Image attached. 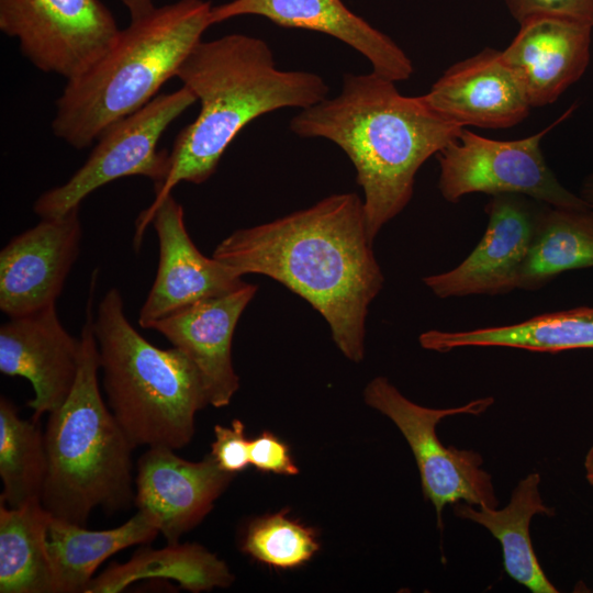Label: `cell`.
<instances>
[{"label": "cell", "mask_w": 593, "mask_h": 593, "mask_svg": "<svg viewBox=\"0 0 593 593\" xmlns=\"http://www.w3.org/2000/svg\"><path fill=\"white\" fill-rule=\"evenodd\" d=\"M80 337L63 326L52 304L40 311L9 317L0 326V371L30 381L34 398L27 405L35 419L52 413L69 395L79 371Z\"/></svg>", "instance_id": "9a60e30c"}, {"label": "cell", "mask_w": 593, "mask_h": 593, "mask_svg": "<svg viewBox=\"0 0 593 593\" xmlns=\"http://www.w3.org/2000/svg\"><path fill=\"white\" fill-rule=\"evenodd\" d=\"M167 579L181 589L199 593L230 586L234 581L226 563L197 544H168L143 548L124 563H112L93 578L85 593H119L134 582Z\"/></svg>", "instance_id": "603a6c76"}, {"label": "cell", "mask_w": 593, "mask_h": 593, "mask_svg": "<svg viewBox=\"0 0 593 593\" xmlns=\"http://www.w3.org/2000/svg\"><path fill=\"white\" fill-rule=\"evenodd\" d=\"M545 202L518 193L491 195L485 233L456 268L423 278L440 298L497 295L517 289Z\"/></svg>", "instance_id": "8fae6325"}, {"label": "cell", "mask_w": 593, "mask_h": 593, "mask_svg": "<svg viewBox=\"0 0 593 593\" xmlns=\"http://www.w3.org/2000/svg\"><path fill=\"white\" fill-rule=\"evenodd\" d=\"M258 287H243L219 296L198 301L160 320L148 328L157 331L183 351L199 370L209 404H230L239 387L232 362V340L237 322Z\"/></svg>", "instance_id": "2e32d148"}, {"label": "cell", "mask_w": 593, "mask_h": 593, "mask_svg": "<svg viewBox=\"0 0 593 593\" xmlns=\"http://www.w3.org/2000/svg\"><path fill=\"white\" fill-rule=\"evenodd\" d=\"M123 305L120 290L111 288L93 318L107 404L134 448H183L197 412L209 405L201 374L180 349L144 338Z\"/></svg>", "instance_id": "8992f818"}, {"label": "cell", "mask_w": 593, "mask_h": 593, "mask_svg": "<svg viewBox=\"0 0 593 593\" xmlns=\"http://www.w3.org/2000/svg\"><path fill=\"white\" fill-rule=\"evenodd\" d=\"M394 83L373 71L346 74L338 96L303 109L290 122L298 136L326 138L350 159L372 240L411 201L422 165L463 128L423 96L401 94Z\"/></svg>", "instance_id": "3957f363"}, {"label": "cell", "mask_w": 593, "mask_h": 593, "mask_svg": "<svg viewBox=\"0 0 593 593\" xmlns=\"http://www.w3.org/2000/svg\"><path fill=\"white\" fill-rule=\"evenodd\" d=\"M518 24L555 18L593 27V0H504Z\"/></svg>", "instance_id": "83f0119b"}, {"label": "cell", "mask_w": 593, "mask_h": 593, "mask_svg": "<svg viewBox=\"0 0 593 593\" xmlns=\"http://www.w3.org/2000/svg\"><path fill=\"white\" fill-rule=\"evenodd\" d=\"M363 399L367 405L388 416L410 445L424 496L435 507L439 528H443V510L448 504L497 506L492 477L482 468L481 455L471 449L447 447L436 434L438 423L445 417L484 413L494 402L492 396L457 407L430 409L406 399L387 378L377 377L366 385Z\"/></svg>", "instance_id": "52a82bcc"}, {"label": "cell", "mask_w": 593, "mask_h": 593, "mask_svg": "<svg viewBox=\"0 0 593 593\" xmlns=\"http://www.w3.org/2000/svg\"><path fill=\"white\" fill-rule=\"evenodd\" d=\"M0 30L37 69L70 80L114 43L120 30L99 0H0Z\"/></svg>", "instance_id": "30bf717a"}, {"label": "cell", "mask_w": 593, "mask_h": 593, "mask_svg": "<svg viewBox=\"0 0 593 593\" xmlns=\"http://www.w3.org/2000/svg\"><path fill=\"white\" fill-rule=\"evenodd\" d=\"M233 475L211 452L193 462L171 448L148 447L137 463L135 505L175 544L208 515Z\"/></svg>", "instance_id": "5bb4252c"}, {"label": "cell", "mask_w": 593, "mask_h": 593, "mask_svg": "<svg viewBox=\"0 0 593 593\" xmlns=\"http://www.w3.org/2000/svg\"><path fill=\"white\" fill-rule=\"evenodd\" d=\"M249 443L245 436V425L233 419L230 427L216 425L211 455L221 469L235 474L245 470L249 463Z\"/></svg>", "instance_id": "f1b7e54d"}, {"label": "cell", "mask_w": 593, "mask_h": 593, "mask_svg": "<svg viewBox=\"0 0 593 593\" xmlns=\"http://www.w3.org/2000/svg\"><path fill=\"white\" fill-rule=\"evenodd\" d=\"M584 468L586 471V479L589 483L593 486V445L586 454Z\"/></svg>", "instance_id": "d6a6232c"}, {"label": "cell", "mask_w": 593, "mask_h": 593, "mask_svg": "<svg viewBox=\"0 0 593 593\" xmlns=\"http://www.w3.org/2000/svg\"><path fill=\"white\" fill-rule=\"evenodd\" d=\"M423 348L447 353L463 347H510L536 353L593 349V306L544 313L512 325L465 332L428 331Z\"/></svg>", "instance_id": "ffe728a7"}, {"label": "cell", "mask_w": 593, "mask_h": 593, "mask_svg": "<svg viewBox=\"0 0 593 593\" xmlns=\"http://www.w3.org/2000/svg\"><path fill=\"white\" fill-rule=\"evenodd\" d=\"M96 282L93 272L77 379L64 403L48 414L44 432L47 474L42 504L54 518L82 526L96 507L120 511L133 500L134 446L99 388L92 312Z\"/></svg>", "instance_id": "5b68a950"}, {"label": "cell", "mask_w": 593, "mask_h": 593, "mask_svg": "<svg viewBox=\"0 0 593 593\" xmlns=\"http://www.w3.org/2000/svg\"><path fill=\"white\" fill-rule=\"evenodd\" d=\"M47 474L44 433L35 418L23 419L0 398V502L11 508L42 502Z\"/></svg>", "instance_id": "484cf974"}, {"label": "cell", "mask_w": 593, "mask_h": 593, "mask_svg": "<svg viewBox=\"0 0 593 593\" xmlns=\"http://www.w3.org/2000/svg\"><path fill=\"white\" fill-rule=\"evenodd\" d=\"M560 121L514 141L486 138L463 127L460 135L437 154L441 197L457 203L470 193H518L553 206L590 205L559 182L542 155V137Z\"/></svg>", "instance_id": "9c48e42d"}, {"label": "cell", "mask_w": 593, "mask_h": 593, "mask_svg": "<svg viewBox=\"0 0 593 593\" xmlns=\"http://www.w3.org/2000/svg\"><path fill=\"white\" fill-rule=\"evenodd\" d=\"M540 475L529 473L512 492L508 504L497 510L466 502L454 504V513L462 519L485 527L501 544L506 573L533 593H557L536 557L529 536L533 516L553 515L539 493Z\"/></svg>", "instance_id": "44dd1931"}, {"label": "cell", "mask_w": 593, "mask_h": 593, "mask_svg": "<svg viewBox=\"0 0 593 593\" xmlns=\"http://www.w3.org/2000/svg\"><path fill=\"white\" fill-rule=\"evenodd\" d=\"M423 97L437 113L462 127H512L532 108L502 51L491 47L449 67Z\"/></svg>", "instance_id": "ac0fdd59"}, {"label": "cell", "mask_w": 593, "mask_h": 593, "mask_svg": "<svg viewBox=\"0 0 593 593\" xmlns=\"http://www.w3.org/2000/svg\"><path fill=\"white\" fill-rule=\"evenodd\" d=\"M593 267V206L542 204L517 289L537 290L562 272Z\"/></svg>", "instance_id": "d4e9b609"}, {"label": "cell", "mask_w": 593, "mask_h": 593, "mask_svg": "<svg viewBox=\"0 0 593 593\" xmlns=\"http://www.w3.org/2000/svg\"><path fill=\"white\" fill-rule=\"evenodd\" d=\"M121 2L127 9L131 20L138 19L155 8L153 0H121Z\"/></svg>", "instance_id": "4dcf8cb0"}, {"label": "cell", "mask_w": 593, "mask_h": 593, "mask_svg": "<svg viewBox=\"0 0 593 593\" xmlns=\"http://www.w3.org/2000/svg\"><path fill=\"white\" fill-rule=\"evenodd\" d=\"M176 77L200 102V112L177 135L169 153L168 174L154 187L152 204L135 221L136 250L153 211L178 183L206 181L247 124L282 108H310L328 94V86L320 75L277 68L268 44L245 34L200 41Z\"/></svg>", "instance_id": "7a4b0ae2"}, {"label": "cell", "mask_w": 593, "mask_h": 593, "mask_svg": "<svg viewBox=\"0 0 593 593\" xmlns=\"http://www.w3.org/2000/svg\"><path fill=\"white\" fill-rule=\"evenodd\" d=\"M592 29L555 18L519 24L502 56L532 108L553 103L582 77L590 61Z\"/></svg>", "instance_id": "d6986e66"}, {"label": "cell", "mask_w": 593, "mask_h": 593, "mask_svg": "<svg viewBox=\"0 0 593 593\" xmlns=\"http://www.w3.org/2000/svg\"><path fill=\"white\" fill-rule=\"evenodd\" d=\"M159 244L157 273L139 311L143 328L198 301L230 293L246 282L215 258L204 256L189 236L183 209L168 195L147 221Z\"/></svg>", "instance_id": "4fadbf2b"}, {"label": "cell", "mask_w": 593, "mask_h": 593, "mask_svg": "<svg viewBox=\"0 0 593 593\" xmlns=\"http://www.w3.org/2000/svg\"><path fill=\"white\" fill-rule=\"evenodd\" d=\"M318 549L314 529L291 519L288 510L254 519L242 542L245 553L282 569L305 563Z\"/></svg>", "instance_id": "4316f807"}, {"label": "cell", "mask_w": 593, "mask_h": 593, "mask_svg": "<svg viewBox=\"0 0 593 593\" xmlns=\"http://www.w3.org/2000/svg\"><path fill=\"white\" fill-rule=\"evenodd\" d=\"M580 197L593 206V174L583 180Z\"/></svg>", "instance_id": "1f68e13d"}, {"label": "cell", "mask_w": 593, "mask_h": 593, "mask_svg": "<svg viewBox=\"0 0 593 593\" xmlns=\"http://www.w3.org/2000/svg\"><path fill=\"white\" fill-rule=\"evenodd\" d=\"M158 534L156 525L139 511L124 524L105 530H89L53 517L48 551L58 593H85L96 570L109 557L131 546L150 542Z\"/></svg>", "instance_id": "7402d4cb"}, {"label": "cell", "mask_w": 593, "mask_h": 593, "mask_svg": "<svg viewBox=\"0 0 593 593\" xmlns=\"http://www.w3.org/2000/svg\"><path fill=\"white\" fill-rule=\"evenodd\" d=\"M254 14L283 27L303 29L333 36L349 45L371 66L372 71L394 82L409 79L413 64L388 35L351 12L342 0H233L210 12L211 24Z\"/></svg>", "instance_id": "e0dca14e"}, {"label": "cell", "mask_w": 593, "mask_h": 593, "mask_svg": "<svg viewBox=\"0 0 593 593\" xmlns=\"http://www.w3.org/2000/svg\"><path fill=\"white\" fill-rule=\"evenodd\" d=\"M212 5L179 0L155 7L120 30L111 47L56 100L52 130L82 149L114 122L145 107L172 77L212 25Z\"/></svg>", "instance_id": "277c9868"}, {"label": "cell", "mask_w": 593, "mask_h": 593, "mask_svg": "<svg viewBox=\"0 0 593 593\" xmlns=\"http://www.w3.org/2000/svg\"><path fill=\"white\" fill-rule=\"evenodd\" d=\"M372 245L363 201L346 192L236 230L212 257L240 277H270L306 300L325 318L344 356L359 362L368 309L384 283Z\"/></svg>", "instance_id": "6da1fadb"}, {"label": "cell", "mask_w": 593, "mask_h": 593, "mask_svg": "<svg viewBox=\"0 0 593 593\" xmlns=\"http://www.w3.org/2000/svg\"><path fill=\"white\" fill-rule=\"evenodd\" d=\"M81 237L79 209L12 237L0 251V310L16 317L56 304Z\"/></svg>", "instance_id": "7c38bea8"}, {"label": "cell", "mask_w": 593, "mask_h": 593, "mask_svg": "<svg viewBox=\"0 0 593 593\" xmlns=\"http://www.w3.org/2000/svg\"><path fill=\"white\" fill-rule=\"evenodd\" d=\"M195 101L182 86L156 96L142 109L111 124L98 137L85 164L65 183L36 199L34 212L41 219L65 215L79 209L81 201L98 188L124 177H146L158 186L169 169V153L158 150V142Z\"/></svg>", "instance_id": "ba28073f"}, {"label": "cell", "mask_w": 593, "mask_h": 593, "mask_svg": "<svg viewBox=\"0 0 593 593\" xmlns=\"http://www.w3.org/2000/svg\"><path fill=\"white\" fill-rule=\"evenodd\" d=\"M52 518L42 502L19 508L0 502L1 593H58L48 551Z\"/></svg>", "instance_id": "cb8c5ba5"}, {"label": "cell", "mask_w": 593, "mask_h": 593, "mask_svg": "<svg viewBox=\"0 0 593 593\" xmlns=\"http://www.w3.org/2000/svg\"><path fill=\"white\" fill-rule=\"evenodd\" d=\"M249 460L258 470L284 475H295L299 469L289 447L270 432H264L249 443Z\"/></svg>", "instance_id": "f546056e"}]
</instances>
